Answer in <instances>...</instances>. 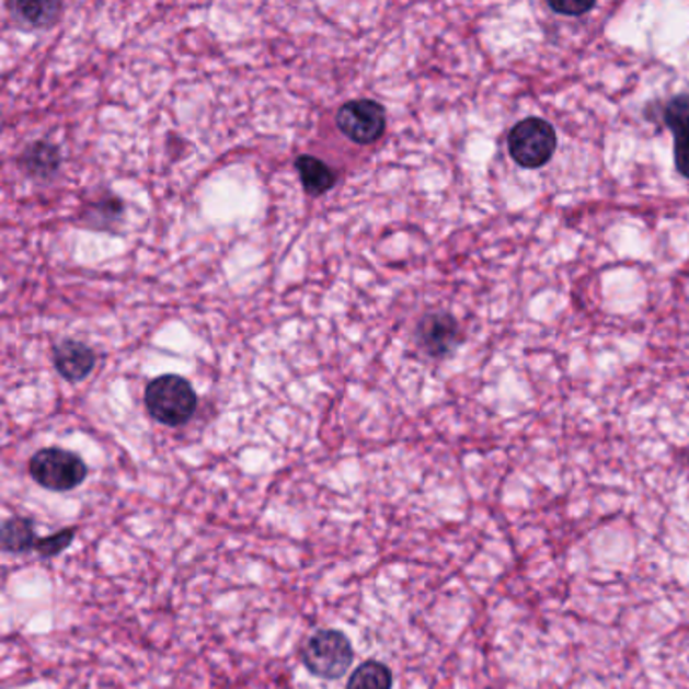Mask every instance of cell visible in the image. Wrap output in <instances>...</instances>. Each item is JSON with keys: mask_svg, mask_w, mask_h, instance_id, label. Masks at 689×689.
Returning <instances> with one entry per match:
<instances>
[{"mask_svg": "<svg viewBox=\"0 0 689 689\" xmlns=\"http://www.w3.org/2000/svg\"><path fill=\"white\" fill-rule=\"evenodd\" d=\"M143 403L150 416L157 418L158 423L169 425V427H179L195 415L196 392L191 387V382L184 380L183 377L164 375V377L154 378L146 387Z\"/></svg>", "mask_w": 689, "mask_h": 689, "instance_id": "6da1fadb", "label": "cell"}, {"mask_svg": "<svg viewBox=\"0 0 689 689\" xmlns=\"http://www.w3.org/2000/svg\"><path fill=\"white\" fill-rule=\"evenodd\" d=\"M559 136L542 117H526L507 136V152L521 169H540L554 157Z\"/></svg>", "mask_w": 689, "mask_h": 689, "instance_id": "7a4b0ae2", "label": "cell"}, {"mask_svg": "<svg viewBox=\"0 0 689 689\" xmlns=\"http://www.w3.org/2000/svg\"><path fill=\"white\" fill-rule=\"evenodd\" d=\"M28 473L41 487L51 492H69L83 483L88 466L81 457L66 449H41L28 461Z\"/></svg>", "mask_w": 689, "mask_h": 689, "instance_id": "3957f363", "label": "cell"}, {"mask_svg": "<svg viewBox=\"0 0 689 689\" xmlns=\"http://www.w3.org/2000/svg\"><path fill=\"white\" fill-rule=\"evenodd\" d=\"M354 650L344 633L328 629L315 633L303 647V664L313 676L338 679L351 669Z\"/></svg>", "mask_w": 689, "mask_h": 689, "instance_id": "277c9868", "label": "cell"}, {"mask_svg": "<svg viewBox=\"0 0 689 689\" xmlns=\"http://www.w3.org/2000/svg\"><path fill=\"white\" fill-rule=\"evenodd\" d=\"M338 130L356 143H375L384 134V107L375 100H352L336 114Z\"/></svg>", "mask_w": 689, "mask_h": 689, "instance_id": "5b68a950", "label": "cell"}, {"mask_svg": "<svg viewBox=\"0 0 689 689\" xmlns=\"http://www.w3.org/2000/svg\"><path fill=\"white\" fill-rule=\"evenodd\" d=\"M418 342L430 356L445 358L459 346L461 330L453 315L430 313L418 324Z\"/></svg>", "mask_w": 689, "mask_h": 689, "instance_id": "8992f818", "label": "cell"}, {"mask_svg": "<svg viewBox=\"0 0 689 689\" xmlns=\"http://www.w3.org/2000/svg\"><path fill=\"white\" fill-rule=\"evenodd\" d=\"M664 122L674 134L677 170L681 176L689 179V95L681 93L667 102Z\"/></svg>", "mask_w": 689, "mask_h": 689, "instance_id": "52a82bcc", "label": "cell"}, {"mask_svg": "<svg viewBox=\"0 0 689 689\" xmlns=\"http://www.w3.org/2000/svg\"><path fill=\"white\" fill-rule=\"evenodd\" d=\"M95 366V354L85 344L76 340H66L55 351V368L67 380H83L90 377Z\"/></svg>", "mask_w": 689, "mask_h": 689, "instance_id": "ba28073f", "label": "cell"}, {"mask_svg": "<svg viewBox=\"0 0 689 689\" xmlns=\"http://www.w3.org/2000/svg\"><path fill=\"white\" fill-rule=\"evenodd\" d=\"M296 169H298L299 181L303 184V191L308 195H324L336 184V172L320 158L303 154L296 160Z\"/></svg>", "mask_w": 689, "mask_h": 689, "instance_id": "9c48e42d", "label": "cell"}, {"mask_svg": "<svg viewBox=\"0 0 689 689\" xmlns=\"http://www.w3.org/2000/svg\"><path fill=\"white\" fill-rule=\"evenodd\" d=\"M21 164L31 176L49 179L59 169L61 154L55 143L35 142L26 148L25 154L21 158Z\"/></svg>", "mask_w": 689, "mask_h": 689, "instance_id": "30bf717a", "label": "cell"}, {"mask_svg": "<svg viewBox=\"0 0 689 689\" xmlns=\"http://www.w3.org/2000/svg\"><path fill=\"white\" fill-rule=\"evenodd\" d=\"M35 524L26 518H11L2 526V547L7 552H25L37 547L39 538L35 536Z\"/></svg>", "mask_w": 689, "mask_h": 689, "instance_id": "8fae6325", "label": "cell"}, {"mask_svg": "<svg viewBox=\"0 0 689 689\" xmlns=\"http://www.w3.org/2000/svg\"><path fill=\"white\" fill-rule=\"evenodd\" d=\"M392 671L380 662H366L360 665L351 679L346 689H391Z\"/></svg>", "mask_w": 689, "mask_h": 689, "instance_id": "7c38bea8", "label": "cell"}, {"mask_svg": "<svg viewBox=\"0 0 689 689\" xmlns=\"http://www.w3.org/2000/svg\"><path fill=\"white\" fill-rule=\"evenodd\" d=\"M14 11V16L28 26L51 25L61 11V4L57 2H16L9 4Z\"/></svg>", "mask_w": 689, "mask_h": 689, "instance_id": "4fadbf2b", "label": "cell"}, {"mask_svg": "<svg viewBox=\"0 0 689 689\" xmlns=\"http://www.w3.org/2000/svg\"><path fill=\"white\" fill-rule=\"evenodd\" d=\"M73 536H76V528H67V530H61V532L55 533L51 538H39V542H37L35 550L39 552L41 556L49 559V556L59 554L61 550H66V548L71 544Z\"/></svg>", "mask_w": 689, "mask_h": 689, "instance_id": "5bb4252c", "label": "cell"}, {"mask_svg": "<svg viewBox=\"0 0 689 689\" xmlns=\"http://www.w3.org/2000/svg\"><path fill=\"white\" fill-rule=\"evenodd\" d=\"M548 7H550V11H554V13L574 14V16H578V14L593 11V9H595V2H548Z\"/></svg>", "mask_w": 689, "mask_h": 689, "instance_id": "9a60e30c", "label": "cell"}]
</instances>
